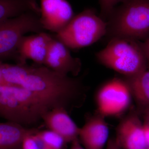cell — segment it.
Wrapping results in <instances>:
<instances>
[{
    "label": "cell",
    "instance_id": "6da1fadb",
    "mask_svg": "<svg viewBox=\"0 0 149 149\" xmlns=\"http://www.w3.org/2000/svg\"><path fill=\"white\" fill-rule=\"evenodd\" d=\"M15 79L17 85L69 112L81 106L86 97L80 77L62 75L44 65L19 64Z\"/></svg>",
    "mask_w": 149,
    "mask_h": 149
},
{
    "label": "cell",
    "instance_id": "7a4b0ae2",
    "mask_svg": "<svg viewBox=\"0 0 149 149\" xmlns=\"http://www.w3.org/2000/svg\"><path fill=\"white\" fill-rule=\"evenodd\" d=\"M106 22L109 40L145 41L149 37V0H124L113 9Z\"/></svg>",
    "mask_w": 149,
    "mask_h": 149
},
{
    "label": "cell",
    "instance_id": "3957f363",
    "mask_svg": "<svg viewBox=\"0 0 149 149\" xmlns=\"http://www.w3.org/2000/svg\"><path fill=\"white\" fill-rule=\"evenodd\" d=\"M98 61L104 66L130 77L148 69L142 42L124 38H113L96 54Z\"/></svg>",
    "mask_w": 149,
    "mask_h": 149
},
{
    "label": "cell",
    "instance_id": "277c9868",
    "mask_svg": "<svg viewBox=\"0 0 149 149\" xmlns=\"http://www.w3.org/2000/svg\"><path fill=\"white\" fill-rule=\"evenodd\" d=\"M107 23L91 9L74 15L70 21L56 34V39L69 49H77L91 46L106 36Z\"/></svg>",
    "mask_w": 149,
    "mask_h": 149
},
{
    "label": "cell",
    "instance_id": "5b68a950",
    "mask_svg": "<svg viewBox=\"0 0 149 149\" xmlns=\"http://www.w3.org/2000/svg\"><path fill=\"white\" fill-rule=\"evenodd\" d=\"M44 30L40 15L34 12H27L0 22V59L17 55L19 45L25 34Z\"/></svg>",
    "mask_w": 149,
    "mask_h": 149
},
{
    "label": "cell",
    "instance_id": "8992f818",
    "mask_svg": "<svg viewBox=\"0 0 149 149\" xmlns=\"http://www.w3.org/2000/svg\"><path fill=\"white\" fill-rule=\"evenodd\" d=\"M132 99L124 77H114L104 83L97 91V113L104 117L120 116L129 109Z\"/></svg>",
    "mask_w": 149,
    "mask_h": 149
},
{
    "label": "cell",
    "instance_id": "52a82bcc",
    "mask_svg": "<svg viewBox=\"0 0 149 149\" xmlns=\"http://www.w3.org/2000/svg\"><path fill=\"white\" fill-rule=\"evenodd\" d=\"M44 65L62 75L77 77L82 63L80 59L72 56L69 48L52 37Z\"/></svg>",
    "mask_w": 149,
    "mask_h": 149
},
{
    "label": "cell",
    "instance_id": "ba28073f",
    "mask_svg": "<svg viewBox=\"0 0 149 149\" xmlns=\"http://www.w3.org/2000/svg\"><path fill=\"white\" fill-rule=\"evenodd\" d=\"M40 20L44 29L56 34L74 16L71 6L67 0H40Z\"/></svg>",
    "mask_w": 149,
    "mask_h": 149
},
{
    "label": "cell",
    "instance_id": "9c48e42d",
    "mask_svg": "<svg viewBox=\"0 0 149 149\" xmlns=\"http://www.w3.org/2000/svg\"><path fill=\"white\" fill-rule=\"evenodd\" d=\"M116 141L122 149H147L143 123L135 113H130L121 120L116 130Z\"/></svg>",
    "mask_w": 149,
    "mask_h": 149
},
{
    "label": "cell",
    "instance_id": "30bf717a",
    "mask_svg": "<svg viewBox=\"0 0 149 149\" xmlns=\"http://www.w3.org/2000/svg\"><path fill=\"white\" fill-rule=\"evenodd\" d=\"M52 38L51 35L43 32L24 36L17 49V63H26L28 59L38 65H44Z\"/></svg>",
    "mask_w": 149,
    "mask_h": 149
},
{
    "label": "cell",
    "instance_id": "8fae6325",
    "mask_svg": "<svg viewBox=\"0 0 149 149\" xmlns=\"http://www.w3.org/2000/svg\"><path fill=\"white\" fill-rule=\"evenodd\" d=\"M69 113L63 107H56L48 111L42 118L47 129L58 134L67 143L78 139L80 129Z\"/></svg>",
    "mask_w": 149,
    "mask_h": 149
},
{
    "label": "cell",
    "instance_id": "7c38bea8",
    "mask_svg": "<svg viewBox=\"0 0 149 149\" xmlns=\"http://www.w3.org/2000/svg\"><path fill=\"white\" fill-rule=\"evenodd\" d=\"M105 117L97 114L87 118L80 128L78 139L86 149H103L108 142L109 128Z\"/></svg>",
    "mask_w": 149,
    "mask_h": 149
},
{
    "label": "cell",
    "instance_id": "4fadbf2b",
    "mask_svg": "<svg viewBox=\"0 0 149 149\" xmlns=\"http://www.w3.org/2000/svg\"><path fill=\"white\" fill-rule=\"evenodd\" d=\"M38 130L12 121L0 122V149H22L25 137Z\"/></svg>",
    "mask_w": 149,
    "mask_h": 149
},
{
    "label": "cell",
    "instance_id": "5bb4252c",
    "mask_svg": "<svg viewBox=\"0 0 149 149\" xmlns=\"http://www.w3.org/2000/svg\"><path fill=\"white\" fill-rule=\"evenodd\" d=\"M129 86L132 98L143 110L149 108V70L139 74L123 77Z\"/></svg>",
    "mask_w": 149,
    "mask_h": 149
},
{
    "label": "cell",
    "instance_id": "9a60e30c",
    "mask_svg": "<svg viewBox=\"0 0 149 149\" xmlns=\"http://www.w3.org/2000/svg\"><path fill=\"white\" fill-rule=\"evenodd\" d=\"M30 11L40 15L36 0H0V22Z\"/></svg>",
    "mask_w": 149,
    "mask_h": 149
},
{
    "label": "cell",
    "instance_id": "2e32d148",
    "mask_svg": "<svg viewBox=\"0 0 149 149\" xmlns=\"http://www.w3.org/2000/svg\"><path fill=\"white\" fill-rule=\"evenodd\" d=\"M35 135L47 146L54 149H64L67 143L58 134L49 129L38 130Z\"/></svg>",
    "mask_w": 149,
    "mask_h": 149
},
{
    "label": "cell",
    "instance_id": "e0dca14e",
    "mask_svg": "<svg viewBox=\"0 0 149 149\" xmlns=\"http://www.w3.org/2000/svg\"><path fill=\"white\" fill-rule=\"evenodd\" d=\"M36 133L25 137L22 142V149H54L43 143L35 135Z\"/></svg>",
    "mask_w": 149,
    "mask_h": 149
},
{
    "label": "cell",
    "instance_id": "ac0fdd59",
    "mask_svg": "<svg viewBox=\"0 0 149 149\" xmlns=\"http://www.w3.org/2000/svg\"><path fill=\"white\" fill-rule=\"evenodd\" d=\"M124 0H99L101 8V15L106 21L109 14L113 8Z\"/></svg>",
    "mask_w": 149,
    "mask_h": 149
},
{
    "label": "cell",
    "instance_id": "d6986e66",
    "mask_svg": "<svg viewBox=\"0 0 149 149\" xmlns=\"http://www.w3.org/2000/svg\"><path fill=\"white\" fill-rule=\"evenodd\" d=\"M143 49L146 58L148 68L149 70V37L142 42Z\"/></svg>",
    "mask_w": 149,
    "mask_h": 149
},
{
    "label": "cell",
    "instance_id": "ffe728a7",
    "mask_svg": "<svg viewBox=\"0 0 149 149\" xmlns=\"http://www.w3.org/2000/svg\"><path fill=\"white\" fill-rule=\"evenodd\" d=\"M107 149H122L118 144L115 139H111L107 143Z\"/></svg>",
    "mask_w": 149,
    "mask_h": 149
},
{
    "label": "cell",
    "instance_id": "44dd1931",
    "mask_svg": "<svg viewBox=\"0 0 149 149\" xmlns=\"http://www.w3.org/2000/svg\"><path fill=\"white\" fill-rule=\"evenodd\" d=\"M143 132L145 141L148 148L149 147V125L143 123Z\"/></svg>",
    "mask_w": 149,
    "mask_h": 149
},
{
    "label": "cell",
    "instance_id": "7402d4cb",
    "mask_svg": "<svg viewBox=\"0 0 149 149\" xmlns=\"http://www.w3.org/2000/svg\"><path fill=\"white\" fill-rule=\"evenodd\" d=\"M80 144V141L78 138L75 139L71 142V146L70 149H79Z\"/></svg>",
    "mask_w": 149,
    "mask_h": 149
},
{
    "label": "cell",
    "instance_id": "603a6c76",
    "mask_svg": "<svg viewBox=\"0 0 149 149\" xmlns=\"http://www.w3.org/2000/svg\"><path fill=\"white\" fill-rule=\"evenodd\" d=\"M144 111V118H145V123L149 125V108L143 110Z\"/></svg>",
    "mask_w": 149,
    "mask_h": 149
},
{
    "label": "cell",
    "instance_id": "cb8c5ba5",
    "mask_svg": "<svg viewBox=\"0 0 149 149\" xmlns=\"http://www.w3.org/2000/svg\"><path fill=\"white\" fill-rule=\"evenodd\" d=\"M149 149V148H148V149Z\"/></svg>",
    "mask_w": 149,
    "mask_h": 149
},
{
    "label": "cell",
    "instance_id": "d4e9b609",
    "mask_svg": "<svg viewBox=\"0 0 149 149\" xmlns=\"http://www.w3.org/2000/svg\"><path fill=\"white\" fill-rule=\"evenodd\" d=\"M106 149H107V148H106Z\"/></svg>",
    "mask_w": 149,
    "mask_h": 149
}]
</instances>
